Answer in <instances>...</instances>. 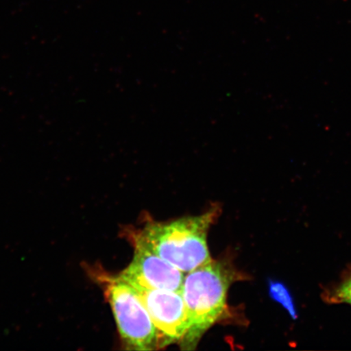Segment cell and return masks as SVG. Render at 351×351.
Instances as JSON below:
<instances>
[{
    "label": "cell",
    "mask_w": 351,
    "mask_h": 351,
    "mask_svg": "<svg viewBox=\"0 0 351 351\" xmlns=\"http://www.w3.org/2000/svg\"><path fill=\"white\" fill-rule=\"evenodd\" d=\"M228 261H210L186 274L182 295L189 329L180 345L194 350L204 333L227 314L228 292L237 280L247 279Z\"/></svg>",
    "instance_id": "1"
},
{
    "label": "cell",
    "mask_w": 351,
    "mask_h": 351,
    "mask_svg": "<svg viewBox=\"0 0 351 351\" xmlns=\"http://www.w3.org/2000/svg\"><path fill=\"white\" fill-rule=\"evenodd\" d=\"M320 297L327 304L351 306V265L342 271L339 280L323 287Z\"/></svg>",
    "instance_id": "6"
},
{
    "label": "cell",
    "mask_w": 351,
    "mask_h": 351,
    "mask_svg": "<svg viewBox=\"0 0 351 351\" xmlns=\"http://www.w3.org/2000/svg\"><path fill=\"white\" fill-rule=\"evenodd\" d=\"M134 289L159 332L161 348L175 342L181 343L189 329L187 311L182 293L165 289Z\"/></svg>",
    "instance_id": "4"
},
{
    "label": "cell",
    "mask_w": 351,
    "mask_h": 351,
    "mask_svg": "<svg viewBox=\"0 0 351 351\" xmlns=\"http://www.w3.org/2000/svg\"><path fill=\"white\" fill-rule=\"evenodd\" d=\"M269 295L271 300L282 305L293 319L298 318V311L292 293L283 282L269 280Z\"/></svg>",
    "instance_id": "7"
},
{
    "label": "cell",
    "mask_w": 351,
    "mask_h": 351,
    "mask_svg": "<svg viewBox=\"0 0 351 351\" xmlns=\"http://www.w3.org/2000/svg\"><path fill=\"white\" fill-rule=\"evenodd\" d=\"M86 269L90 278L103 287L125 348L161 349L159 332L136 289L119 276L110 275L98 267L86 266Z\"/></svg>",
    "instance_id": "3"
},
{
    "label": "cell",
    "mask_w": 351,
    "mask_h": 351,
    "mask_svg": "<svg viewBox=\"0 0 351 351\" xmlns=\"http://www.w3.org/2000/svg\"><path fill=\"white\" fill-rule=\"evenodd\" d=\"M218 215V208H213L199 216L151 221L129 236L186 274L213 260L208 234Z\"/></svg>",
    "instance_id": "2"
},
{
    "label": "cell",
    "mask_w": 351,
    "mask_h": 351,
    "mask_svg": "<svg viewBox=\"0 0 351 351\" xmlns=\"http://www.w3.org/2000/svg\"><path fill=\"white\" fill-rule=\"evenodd\" d=\"M134 254L119 278L134 288L181 292L185 274L138 241L131 240Z\"/></svg>",
    "instance_id": "5"
}]
</instances>
